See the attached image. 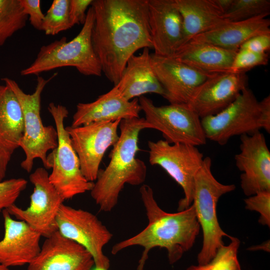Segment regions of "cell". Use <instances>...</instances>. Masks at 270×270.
I'll use <instances>...</instances> for the list:
<instances>
[{"label": "cell", "instance_id": "1", "mask_svg": "<svg viewBox=\"0 0 270 270\" xmlns=\"http://www.w3.org/2000/svg\"><path fill=\"white\" fill-rule=\"evenodd\" d=\"M92 39L102 72L117 84L128 59L139 49L152 48L148 0H94Z\"/></svg>", "mask_w": 270, "mask_h": 270}, {"label": "cell", "instance_id": "2", "mask_svg": "<svg viewBox=\"0 0 270 270\" xmlns=\"http://www.w3.org/2000/svg\"><path fill=\"white\" fill-rule=\"evenodd\" d=\"M140 192L148 224L138 234L114 244L111 253L115 255L134 246L143 248L136 270H143L150 251L156 247L164 248L170 264H172L192 247L199 234L200 228L194 206L192 204L184 210L168 212L158 206L149 186L142 185Z\"/></svg>", "mask_w": 270, "mask_h": 270}, {"label": "cell", "instance_id": "3", "mask_svg": "<svg viewBox=\"0 0 270 270\" xmlns=\"http://www.w3.org/2000/svg\"><path fill=\"white\" fill-rule=\"evenodd\" d=\"M120 134L110 153V162L100 170L90 194L104 212H111L116 206L126 184L138 186L145 181L147 168L144 162L136 158L138 136L142 130L150 128L144 118L122 120Z\"/></svg>", "mask_w": 270, "mask_h": 270}, {"label": "cell", "instance_id": "4", "mask_svg": "<svg viewBox=\"0 0 270 270\" xmlns=\"http://www.w3.org/2000/svg\"><path fill=\"white\" fill-rule=\"evenodd\" d=\"M206 139L224 145L236 136L270 133V96L258 101L248 87L220 112L201 118Z\"/></svg>", "mask_w": 270, "mask_h": 270}, {"label": "cell", "instance_id": "5", "mask_svg": "<svg viewBox=\"0 0 270 270\" xmlns=\"http://www.w3.org/2000/svg\"><path fill=\"white\" fill-rule=\"evenodd\" d=\"M94 12L91 6L88 10L83 26L70 41L66 37L42 46L33 62L20 72L22 76L38 75L58 68H75L85 76H100L102 70L92 43V34Z\"/></svg>", "mask_w": 270, "mask_h": 270}, {"label": "cell", "instance_id": "6", "mask_svg": "<svg viewBox=\"0 0 270 270\" xmlns=\"http://www.w3.org/2000/svg\"><path fill=\"white\" fill-rule=\"evenodd\" d=\"M57 74L54 73L48 80L38 76L36 88L32 94L25 93L15 80L8 78H2L14 94L22 110L24 131L20 147L24 150L25 158L20 166L28 172L32 171L36 158L42 160L46 169L47 153L58 146L56 129L52 126H44L40 114L42 94L47 84Z\"/></svg>", "mask_w": 270, "mask_h": 270}, {"label": "cell", "instance_id": "7", "mask_svg": "<svg viewBox=\"0 0 270 270\" xmlns=\"http://www.w3.org/2000/svg\"><path fill=\"white\" fill-rule=\"evenodd\" d=\"M211 166V158L209 156L204 158L194 178L192 204L203 236L202 248L197 258L198 265L206 264L210 261L218 249L224 245V237H232L220 226L216 206L219 198L234 190L236 186L219 182L213 176Z\"/></svg>", "mask_w": 270, "mask_h": 270}, {"label": "cell", "instance_id": "8", "mask_svg": "<svg viewBox=\"0 0 270 270\" xmlns=\"http://www.w3.org/2000/svg\"><path fill=\"white\" fill-rule=\"evenodd\" d=\"M48 109L55 124L58 146L47 156L46 168H52L49 180L64 200L90 192L94 182L88 180L83 175L78 158L64 126L68 114V109L54 102L49 104Z\"/></svg>", "mask_w": 270, "mask_h": 270}, {"label": "cell", "instance_id": "9", "mask_svg": "<svg viewBox=\"0 0 270 270\" xmlns=\"http://www.w3.org/2000/svg\"><path fill=\"white\" fill-rule=\"evenodd\" d=\"M138 102L150 128L160 131L169 144L198 146L206 143L200 118L186 104L156 106L152 100L143 96Z\"/></svg>", "mask_w": 270, "mask_h": 270}, {"label": "cell", "instance_id": "10", "mask_svg": "<svg viewBox=\"0 0 270 270\" xmlns=\"http://www.w3.org/2000/svg\"><path fill=\"white\" fill-rule=\"evenodd\" d=\"M148 146L150 164L162 168L183 190L184 198L180 200L178 210L188 208L192 203L194 178L202 164L203 154L196 146L162 140L148 141Z\"/></svg>", "mask_w": 270, "mask_h": 270}, {"label": "cell", "instance_id": "11", "mask_svg": "<svg viewBox=\"0 0 270 270\" xmlns=\"http://www.w3.org/2000/svg\"><path fill=\"white\" fill-rule=\"evenodd\" d=\"M58 231L86 248L91 254L94 268L108 270L110 260L104 254V247L113 234L92 213L63 204L56 217Z\"/></svg>", "mask_w": 270, "mask_h": 270}, {"label": "cell", "instance_id": "12", "mask_svg": "<svg viewBox=\"0 0 270 270\" xmlns=\"http://www.w3.org/2000/svg\"><path fill=\"white\" fill-rule=\"evenodd\" d=\"M44 168H37L29 176L34 186L29 206L22 209L15 204L7 210L18 220L24 221L47 238L58 230L56 217L64 199L50 182Z\"/></svg>", "mask_w": 270, "mask_h": 270}, {"label": "cell", "instance_id": "13", "mask_svg": "<svg viewBox=\"0 0 270 270\" xmlns=\"http://www.w3.org/2000/svg\"><path fill=\"white\" fill-rule=\"evenodd\" d=\"M120 121L94 122L78 127H66L78 158L81 171L88 180L96 181L106 150L118 141V129Z\"/></svg>", "mask_w": 270, "mask_h": 270}, {"label": "cell", "instance_id": "14", "mask_svg": "<svg viewBox=\"0 0 270 270\" xmlns=\"http://www.w3.org/2000/svg\"><path fill=\"white\" fill-rule=\"evenodd\" d=\"M248 84L244 72L210 74L195 90L186 105L200 119L214 115L232 103Z\"/></svg>", "mask_w": 270, "mask_h": 270}, {"label": "cell", "instance_id": "15", "mask_svg": "<svg viewBox=\"0 0 270 270\" xmlns=\"http://www.w3.org/2000/svg\"><path fill=\"white\" fill-rule=\"evenodd\" d=\"M240 152L234 156L236 165L242 173L240 186L250 196L270 192V152L265 136L260 132L240 136Z\"/></svg>", "mask_w": 270, "mask_h": 270}, {"label": "cell", "instance_id": "16", "mask_svg": "<svg viewBox=\"0 0 270 270\" xmlns=\"http://www.w3.org/2000/svg\"><path fill=\"white\" fill-rule=\"evenodd\" d=\"M154 72L164 90L163 96L170 104H187L208 74L172 57L150 54Z\"/></svg>", "mask_w": 270, "mask_h": 270}, {"label": "cell", "instance_id": "17", "mask_svg": "<svg viewBox=\"0 0 270 270\" xmlns=\"http://www.w3.org/2000/svg\"><path fill=\"white\" fill-rule=\"evenodd\" d=\"M94 267L90 253L57 230L46 238L27 270H93Z\"/></svg>", "mask_w": 270, "mask_h": 270}, {"label": "cell", "instance_id": "18", "mask_svg": "<svg viewBox=\"0 0 270 270\" xmlns=\"http://www.w3.org/2000/svg\"><path fill=\"white\" fill-rule=\"evenodd\" d=\"M148 20L155 54L172 56L182 46V21L174 0H148Z\"/></svg>", "mask_w": 270, "mask_h": 270}, {"label": "cell", "instance_id": "19", "mask_svg": "<svg viewBox=\"0 0 270 270\" xmlns=\"http://www.w3.org/2000/svg\"><path fill=\"white\" fill-rule=\"evenodd\" d=\"M2 214L4 232L0 240V264L9 268L28 264L40 250L41 235L24 222L14 219L7 210Z\"/></svg>", "mask_w": 270, "mask_h": 270}, {"label": "cell", "instance_id": "20", "mask_svg": "<svg viewBox=\"0 0 270 270\" xmlns=\"http://www.w3.org/2000/svg\"><path fill=\"white\" fill-rule=\"evenodd\" d=\"M141 110L138 98L127 100L114 86L92 102L78 103L72 117L71 126L140 118Z\"/></svg>", "mask_w": 270, "mask_h": 270}, {"label": "cell", "instance_id": "21", "mask_svg": "<svg viewBox=\"0 0 270 270\" xmlns=\"http://www.w3.org/2000/svg\"><path fill=\"white\" fill-rule=\"evenodd\" d=\"M24 131L18 100L6 84H0V178L4 180L14 152L20 147Z\"/></svg>", "mask_w": 270, "mask_h": 270}, {"label": "cell", "instance_id": "22", "mask_svg": "<svg viewBox=\"0 0 270 270\" xmlns=\"http://www.w3.org/2000/svg\"><path fill=\"white\" fill-rule=\"evenodd\" d=\"M267 16L262 15L244 20L227 21L216 28L194 36L190 41L238 50L251 38L270 34V20Z\"/></svg>", "mask_w": 270, "mask_h": 270}, {"label": "cell", "instance_id": "23", "mask_svg": "<svg viewBox=\"0 0 270 270\" xmlns=\"http://www.w3.org/2000/svg\"><path fill=\"white\" fill-rule=\"evenodd\" d=\"M114 86L128 100L146 93L164 96V90L152 67L148 48H144L140 54H134L128 59L118 82Z\"/></svg>", "mask_w": 270, "mask_h": 270}, {"label": "cell", "instance_id": "24", "mask_svg": "<svg viewBox=\"0 0 270 270\" xmlns=\"http://www.w3.org/2000/svg\"><path fill=\"white\" fill-rule=\"evenodd\" d=\"M237 51L189 41L171 57L198 70L212 74L230 72Z\"/></svg>", "mask_w": 270, "mask_h": 270}, {"label": "cell", "instance_id": "25", "mask_svg": "<svg viewBox=\"0 0 270 270\" xmlns=\"http://www.w3.org/2000/svg\"><path fill=\"white\" fill-rule=\"evenodd\" d=\"M174 0L182 21L181 46L194 36L216 28L228 21L213 0Z\"/></svg>", "mask_w": 270, "mask_h": 270}, {"label": "cell", "instance_id": "26", "mask_svg": "<svg viewBox=\"0 0 270 270\" xmlns=\"http://www.w3.org/2000/svg\"><path fill=\"white\" fill-rule=\"evenodd\" d=\"M28 18L20 0H0V46L26 26Z\"/></svg>", "mask_w": 270, "mask_h": 270}, {"label": "cell", "instance_id": "27", "mask_svg": "<svg viewBox=\"0 0 270 270\" xmlns=\"http://www.w3.org/2000/svg\"><path fill=\"white\" fill-rule=\"evenodd\" d=\"M227 246L218 249L214 257L204 265H192L186 270H240V266L238 258V251L240 240L232 236Z\"/></svg>", "mask_w": 270, "mask_h": 270}, {"label": "cell", "instance_id": "28", "mask_svg": "<svg viewBox=\"0 0 270 270\" xmlns=\"http://www.w3.org/2000/svg\"><path fill=\"white\" fill-rule=\"evenodd\" d=\"M70 0H54L43 21L42 30L54 36L72 27L70 16Z\"/></svg>", "mask_w": 270, "mask_h": 270}, {"label": "cell", "instance_id": "29", "mask_svg": "<svg viewBox=\"0 0 270 270\" xmlns=\"http://www.w3.org/2000/svg\"><path fill=\"white\" fill-rule=\"evenodd\" d=\"M270 14V0H234L224 16L228 21L238 22Z\"/></svg>", "mask_w": 270, "mask_h": 270}, {"label": "cell", "instance_id": "30", "mask_svg": "<svg viewBox=\"0 0 270 270\" xmlns=\"http://www.w3.org/2000/svg\"><path fill=\"white\" fill-rule=\"evenodd\" d=\"M268 62L266 52L259 53L240 48L234 57L230 72L246 73L256 66L266 65Z\"/></svg>", "mask_w": 270, "mask_h": 270}, {"label": "cell", "instance_id": "31", "mask_svg": "<svg viewBox=\"0 0 270 270\" xmlns=\"http://www.w3.org/2000/svg\"><path fill=\"white\" fill-rule=\"evenodd\" d=\"M27 184L28 181L23 178H12L0 182V213L15 204Z\"/></svg>", "mask_w": 270, "mask_h": 270}, {"label": "cell", "instance_id": "32", "mask_svg": "<svg viewBox=\"0 0 270 270\" xmlns=\"http://www.w3.org/2000/svg\"><path fill=\"white\" fill-rule=\"evenodd\" d=\"M246 208L260 214L259 222L270 226V192H262L248 196L244 200Z\"/></svg>", "mask_w": 270, "mask_h": 270}, {"label": "cell", "instance_id": "33", "mask_svg": "<svg viewBox=\"0 0 270 270\" xmlns=\"http://www.w3.org/2000/svg\"><path fill=\"white\" fill-rule=\"evenodd\" d=\"M24 12L29 17L32 26L38 30H42L44 18L40 8V0H20Z\"/></svg>", "mask_w": 270, "mask_h": 270}, {"label": "cell", "instance_id": "34", "mask_svg": "<svg viewBox=\"0 0 270 270\" xmlns=\"http://www.w3.org/2000/svg\"><path fill=\"white\" fill-rule=\"evenodd\" d=\"M92 0H70V16L71 24H84L86 18V12Z\"/></svg>", "mask_w": 270, "mask_h": 270}, {"label": "cell", "instance_id": "35", "mask_svg": "<svg viewBox=\"0 0 270 270\" xmlns=\"http://www.w3.org/2000/svg\"><path fill=\"white\" fill-rule=\"evenodd\" d=\"M240 48L259 53L266 52L270 50V34L254 36L242 44Z\"/></svg>", "mask_w": 270, "mask_h": 270}, {"label": "cell", "instance_id": "36", "mask_svg": "<svg viewBox=\"0 0 270 270\" xmlns=\"http://www.w3.org/2000/svg\"><path fill=\"white\" fill-rule=\"evenodd\" d=\"M234 0H213L222 14H225L231 7Z\"/></svg>", "mask_w": 270, "mask_h": 270}, {"label": "cell", "instance_id": "37", "mask_svg": "<svg viewBox=\"0 0 270 270\" xmlns=\"http://www.w3.org/2000/svg\"><path fill=\"white\" fill-rule=\"evenodd\" d=\"M0 270H10V268L0 264Z\"/></svg>", "mask_w": 270, "mask_h": 270}, {"label": "cell", "instance_id": "38", "mask_svg": "<svg viewBox=\"0 0 270 270\" xmlns=\"http://www.w3.org/2000/svg\"><path fill=\"white\" fill-rule=\"evenodd\" d=\"M93 270H102L97 269V268H94Z\"/></svg>", "mask_w": 270, "mask_h": 270}, {"label": "cell", "instance_id": "39", "mask_svg": "<svg viewBox=\"0 0 270 270\" xmlns=\"http://www.w3.org/2000/svg\"><path fill=\"white\" fill-rule=\"evenodd\" d=\"M240 270H242L240 269Z\"/></svg>", "mask_w": 270, "mask_h": 270}, {"label": "cell", "instance_id": "40", "mask_svg": "<svg viewBox=\"0 0 270 270\" xmlns=\"http://www.w3.org/2000/svg\"></svg>", "mask_w": 270, "mask_h": 270}]
</instances>
